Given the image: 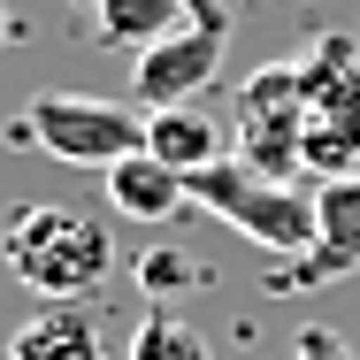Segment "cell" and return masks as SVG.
Returning a JSON list of instances; mask_svg holds the SVG:
<instances>
[{"mask_svg":"<svg viewBox=\"0 0 360 360\" xmlns=\"http://www.w3.org/2000/svg\"><path fill=\"white\" fill-rule=\"evenodd\" d=\"M222 39H230V23H222V8H200L184 31H169L161 46H146L139 62H131V100H139L146 115L153 108H184V100H200L222 70Z\"/></svg>","mask_w":360,"mask_h":360,"instance_id":"6","label":"cell"},{"mask_svg":"<svg viewBox=\"0 0 360 360\" xmlns=\"http://www.w3.org/2000/svg\"><path fill=\"white\" fill-rule=\"evenodd\" d=\"M8 360H108L100 345V314L84 299H39L15 338H8Z\"/></svg>","mask_w":360,"mask_h":360,"instance_id":"8","label":"cell"},{"mask_svg":"<svg viewBox=\"0 0 360 360\" xmlns=\"http://www.w3.org/2000/svg\"><path fill=\"white\" fill-rule=\"evenodd\" d=\"M100 176H108V207L146 222V230H161V222L192 200V192H184V169H169V161H153V153H131V161H115V169H100Z\"/></svg>","mask_w":360,"mask_h":360,"instance_id":"9","label":"cell"},{"mask_svg":"<svg viewBox=\"0 0 360 360\" xmlns=\"http://www.w3.org/2000/svg\"><path fill=\"white\" fill-rule=\"evenodd\" d=\"M131 360H215V353H207V338H200L184 314L153 307L139 330H131Z\"/></svg>","mask_w":360,"mask_h":360,"instance_id":"12","label":"cell"},{"mask_svg":"<svg viewBox=\"0 0 360 360\" xmlns=\"http://www.w3.org/2000/svg\"><path fill=\"white\" fill-rule=\"evenodd\" d=\"M0 261H8L15 284L39 291V299H84V291L108 284L115 238L84 215V207L39 200V207H15V215H8V230H0Z\"/></svg>","mask_w":360,"mask_h":360,"instance_id":"1","label":"cell"},{"mask_svg":"<svg viewBox=\"0 0 360 360\" xmlns=\"http://www.w3.org/2000/svg\"><path fill=\"white\" fill-rule=\"evenodd\" d=\"M15 139L46 146L70 169H115V161L146 153V108L108 100V92H31Z\"/></svg>","mask_w":360,"mask_h":360,"instance_id":"3","label":"cell"},{"mask_svg":"<svg viewBox=\"0 0 360 360\" xmlns=\"http://www.w3.org/2000/svg\"><path fill=\"white\" fill-rule=\"evenodd\" d=\"M184 192H192V207H207L222 215L230 230H245L261 253H276V261H307L314 253V192H299L291 176H261L253 161H238V153H222L207 169H192L184 176Z\"/></svg>","mask_w":360,"mask_h":360,"instance_id":"2","label":"cell"},{"mask_svg":"<svg viewBox=\"0 0 360 360\" xmlns=\"http://www.w3.org/2000/svg\"><path fill=\"white\" fill-rule=\"evenodd\" d=\"M8 31H15V23H8V8H0V54H8Z\"/></svg>","mask_w":360,"mask_h":360,"instance_id":"15","label":"cell"},{"mask_svg":"<svg viewBox=\"0 0 360 360\" xmlns=\"http://www.w3.org/2000/svg\"><path fill=\"white\" fill-rule=\"evenodd\" d=\"M146 153L192 176V169H207V161H222L230 146H222V123H215V115L184 100V108H153V115H146Z\"/></svg>","mask_w":360,"mask_h":360,"instance_id":"11","label":"cell"},{"mask_svg":"<svg viewBox=\"0 0 360 360\" xmlns=\"http://www.w3.org/2000/svg\"><path fill=\"white\" fill-rule=\"evenodd\" d=\"M192 15H200V0H92L100 39H108L115 54H131V62H139L146 46H161L169 31H184Z\"/></svg>","mask_w":360,"mask_h":360,"instance_id":"10","label":"cell"},{"mask_svg":"<svg viewBox=\"0 0 360 360\" xmlns=\"http://www.w3.org/2000/svg\"><path fill=\"white\" fill-rule=\"evenodd\" d=\"M314 215H322L314 253H307V261H284L276 291H314V284H330V276H353L360 269V169L353 176H330V184L314 192Z\"/></svg>","mask_w":360,"mask_h":360,"instance_id":"7","label":"cell"},{"mask_svg":"<svg viewBox=\"0 0 360 360\" xmlns=\"http://www.w3.org/2000/svg\"><path fill=\"white\" fill-rule=\"evenodd\" d=\"M299 360H360V353L338 338V330H322V322H314V330H299Z\"/></svg>","mask_w":360,"mask_h":360,"instance_id":"14","label":"cell"},{"mask_svg":"<svg viewBox=\"0 0 360 360\" xmlns=\"http://www.w3.org/2000/svg\"><path fill=\"white\" fill-rule=\"evenodd\" d=\"M146 291H176V284H200V261H184V253H146Z\"/></svg>","mask_w":360,"mask_h":360,"instance_id":"13","label":"cell"},{"mask_svg":"<svg viewBox=\"0 0 360 360\" xmlns=\"http://www.w3.org/2000/svg\"><path fill=\"white\" fill-rule=\"evenodd\" d=\"M299 84H307V169L353 176L360 169V46L345 31H322L299 54Z\"/></svg>","mask_w":360,"mask_h":360,"instance_id":"4","label":"cell"},{"mask_svg":"<svg viewBox=\"0 0 360 360\" xmlns=\"http://www.w3.org/2000/svg\"><path fill=\"white\" fill-rule=\"evenodd\" d=\"M230 153L253 161L261 176H291L307 169V84H299V62H261V70L238 84L230 100Z\"/></svg>","mask_w":360,"mask_h":360,"instance_id":"5","label":"cell"}]
</instances>
